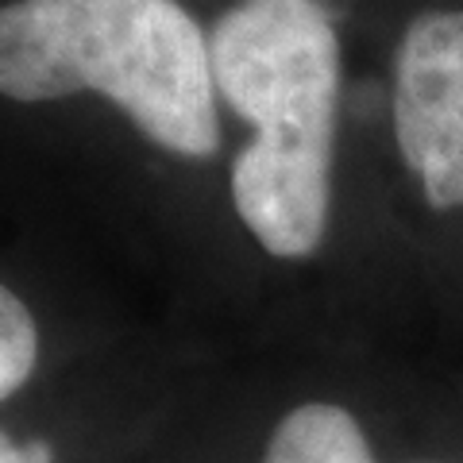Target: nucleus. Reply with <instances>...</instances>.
<instances>
[{
  "instance_id": "nucleus-1",
  "label": "nucleus",
  "mask_w": 463,
  "mask_h": 463,
  "mask_svg": "<svg viewBox=\"0 0 463 463\" xmlns=\"http://www.w3.org/2000/svg\"><path fill=\"white\" fill-rule=\"evenodd\" d=\"M213 78L255 139L232 163V205L279 259L321 248L332 201L340 39L317 0H240L209 39Z\"/></svg>"
},
{
  "instance_id": "nucleus-2",
  "label": "nucleus",
  "mask_w": 463,
  "mask_h": 463,
  "mask_svg": "<svg viewBox=\"0 0 463 463\" xmlns=\"http://www.w3.org/2000/svg\"><path fill=\"white\" fill-rule=\"evenodd\" d=\"M0 93H100L163 151L221 147L209 43L174 0H12L0 8Z\"/></svg>"
},
{
  "instance_id": "nucleus-3",
  "label": "nucleus",
  "mask_w": 463,
  "mask_h": 463,
  "mask_svg": "<svg viewBox=\"0 0 463 463\" xmlns=\"http://www.w3.org/2000/svg\"><path fill=\"white\" fill-rule=\"evenodd\" d=\"M394 136L429 205H463V12H425L398 43Z\"/></svg>"
},
{
  "instance_id": "nucleus-4",
  "label": "nucleus",
  "mask_w": 463,
  "mask_h": 463,
  "mask_svg": "<svg viewBox=\"0 0 463 463\" xmlns=\"http://www.w3.org/2000/svg\"><path fill=\"white\" fill-rule=\"evenodd\" d=\"M263 463H379L364 425L332 402H306L289 410L263 452Z\"/></svg>"
},
{
  "instance_id": "nucleus-5",
  "label": "nucleus",
  "mask_w": 463,
  "mask_h": 463,
  "mask_svg": "<svg viewBox=\"0 0 463 463\" xmlns=\"http://www.w3.org/2000/svg\"><path fill=\"white\" fill-rule=\"evenodd\" d=\"M39 359V328L24 301L0 286V402L32 379Z\"/></svg>"
},
{
  "instance_id": "nucleus-6",
  "label": "nucleus",
  "mask_w": 463,
  "mask_h": 463,
  "mask_svg": "<svg viewBox=\"0 0 463 463\" xmlns=\"http://www.w3.org/2000/svg\"><path fill=\"white\" fill-rule=\"evenodd\" d=\"M0 463H27L24 444H16L8 432H0Z\"/></svg>"
},
{
  "instance_id": "nucleus-7",
  "label": "nucleus",
  "mask_w": 463,
  "mask_h": 463,
  "mask_svg": "<svg viewBox=\"0 0 463 463\" xmlns=\"http://www.w3.org/2000/svg\"><path fill=\"white\" fill-rule=\"evenodd\" d=\"M24 456H27V463H51V448L32 440V444H24Z\"/></svg>"
}]
</instances>
